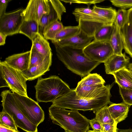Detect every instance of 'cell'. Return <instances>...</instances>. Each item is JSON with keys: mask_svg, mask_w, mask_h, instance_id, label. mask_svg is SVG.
I'll list each match as a JSON object with an SVG mask.
<instances>
[{"mask_svg": "<svg viewBox=\"0 0 132 132\" xmlns=\"http://www.w3.org/2000/svg\"><path fill=\"white\" fill-rule=\"evenodd\" d=\"M53 44L59 60L68 69L83 78L100 64L89 59L85 55L83 50Z\"/></svg>", "mask_w": 132, "mask_h": 132, "instance_id": "obj_1", "label": "cell"}, {"mask_svg": "<svg viewBox=\"0 0 132 132\" xmlns=\"http://www.w3.org/2000/svg\"><path fill=\"white\" fill-rule=\"evenodd\" d=\"M110 91L92 99L80 98L78 96L74 89H71L67 94L52 102L51 105L71 110L96 112L111 102Z\"/></svg>", "mask_w": 132, "mask_h": 132, "instance_id": "obj_2", "label": "cell"}, {"mask_svg": "<svg viewBox=\"0 0 132 132\" xmlns=\"http://www.w3.org/2000/svg\"><path fill=\"white\" fill-rule=\"evenodd\" d=\"M48 111L49 116L53 123L59 125L65 131L87 132L89 130V119L78 110H68L51 105Z\"/></svg>", "mask_w": 132, "mask_h": 132, "instance_id": "obj_3", "label": "cell"}, {"mask_svg": "<svg viewBox=\"0 0 132 132\" xmlns=\"http://www.w3.org/2000/svg\"><path fill=\"white\" fill-rule=\"evenodd\" d=\"M37 102H52L68 93L69 86L59 77L52 76L43 78H39L35 86Z\"/></svg>", "mask_w": 132, "mask_h": 132, "instance_id": "obj_4", "label": "cell"}, {"mask_svg": "<svg viewBox=\"0 0 132 132\" xmlns=\"http://www.w3.org/2000/svg\"><path fill=\"white\" fill-rule=\"evenodd\" d=\"M115 82L105 86V81L101 76L90 73L78 83L74 90L80 98L92 99L110 91Z\"/></svg>", "mask_w": 132, "mask_h": 132, "instance_id": "obj_5", "label": "cell"}, {"mask_svg": "<svg viewBox=\"0 0 132 132\" xmlns=\"http://www.w3.org/2000/svg\"><path fill=\"white\" fill-rule=\"evenodd\" d=\"M72 13L80 30L89 37H94L95 32L101 27L113 25L89 8H76Z\"/></svg>", "mask_w": 132, "mask_h": 132, "instance_id": "obj_6", "label": "cell"}, {"mask_svg": "<svg viewBox=\"0 0 132 132\" xmlns=\"http://www.w3.org/2000/svg\"><path fill=\"white\" fill-rule=\"evenodd\" d=\"M2 110L12 117L18 127L26 132H38V126L34 124L25 116L19 108L14 96L10 90L2 92Z\"/></svg>", "mask_w": 132, "mask_h": 132, "instance_id": "obj_7", "label": "cell"}, {"mask_svg": "<svg viewBox=\"0 0 132 132\" xmlns=\"http://www.w3.org/2000/svg\"><path fill=\"white\" fill-rule=\"evenodd\" d=\"M12 93L19 108L30 121L38 126L44 121V112L37 102L28 96Z\"/></svg>", "mask_w": 132, "mask_h": 132, "instance_id": "obj_8", "label": "cell"}, {"mask_svg": "<svg viewBox=\"0 0 132 132\" xmlns=\"http://www.w3.org/2000/svg\"><path fill=\"white\" fill-rule=\"evenodd\" d=\"M0 70L13 93L28 96L27 81L21 72L10 67L4 61H0Z\"/></svg>", "mask_w": 132, "mask_h": 132, "instance_id": "obj_9", "label": "cell"}, {"mask_svg": "<svg viewBox=\"0 0 132 132\" xmlns=\"http://www.w3.org/2000/svg\"><path fill=\"white\" fill-rule=\"evenodd\" d=\"M85 55L92 61L104 63L114 54L109 41L93 40L83 50Z\"/></svg>", "mask_w": 132, "mask_h": 132, "instance_id": "obj_10", "label": "cell"}, {"mask_svg": "<svg viewBox=\"0 0 132 132\" xmlns=\"http://www.w3.org/2000/svg\"><path fill=\"white\" fill-rule=\"evenodd\" d=\"M22 8L9 13H5L0 17V32L7 36L19 33L23 21Z\"/></svg>", "mask_w": 132, "mask_h": 132, "instance_id": "obj_11", "label": "cell"}, {"mask_svg": "<svg viewBox=\"0 0 132 132\" xmlns=\"http://www.w3.org/2000/svg\"><path fill=\"white\" fill-rule=\"evenodd\" d=\"M50 10L49 13L43 15L39 22V33L43 35L46 28L57 20L61 21L62 16L66 12L65 7L59 0H50Z\"/></svg>", "mask_w": 132, "mask_h": 132, "instance_id": "obj_12", "label": "cell"}, {"mask_svg": "<svg viewBox=\"0 0 132 132\" xmlns=\"http://www.w3.org/2000/svg\"><path fill=\"white\" fill-rule=\"evenodd\" d=\"M94 39V37L88 36L80 30L79 33L71 37L53 43L60 46L83 50Z\"/></svg>", "mask_w": 132, "mask_h": 132, "instance_id": "obj_13", "label": "cell"}, {"mask_svg": "<svg viewBox=\"0 0 132 132\" xmlns=\"http://www.w3.org/2000/svg\"><path fill=\"white\" fill-rule=\"evenodd\" d=\"M130 59L124 53L121 55L113 54L104 63L106 73L112 75L114 73L128 68Z\"/></svg>", "mask_w": 132, "mask_h": 132, "instance_id": "obj_14", "label": "cell"}, {"mask_svg": "<svg viewBox=\"0 0 132 132\" xmlns=\"http://www.w3.org/2000/svg\"><path fill=\"white\" fill-rule=\"evenodd\" d=\"M52 54L47 56L40 64L29 68L28 70L22 72L27 80L31 81L39 78L50 70L52 63Z\"/></svg>", "mask_w": 132, "mask_h": 132, "instance_id": "obj_15", "label": "cell"}, {"mask_svg": "<svg viewBox=\"0 0 132 132\" xmlns=\"http://www.w3.org/2000/svg\"><path fill=\"white\" fill-rule=\"evenodd\" d=\"M30 51L15 54L6 58L4 62L11 67L21 72L29 68Z\"/></svg>", "mask_w": 132, "mask_h": 132, "instance_id": "obj_16", "label": "cell"}, {"mask_svg": "<svg viewBox=\"0 0 132 132\" xmlns=\"http://www.w3.org/2000/svg\"><path fill=\"white\" fill-rule=\"evenodd\" d=\"M109 104L108 109L116 124L125 120L127 117L130 106L123 102L118 104L111 102Z\"/></svg>", "mask_w": 132, "mask_h": 132, "instance_id": "obj_17", "label": "cell"}, {"mask_svg": "<svg viewBox=\"0 0 132 132\" xmlns=\"http://www.w3.org/2000/svg\"><path fill=\"white\" fill-rule=\"evenodd\" d=\"M39 24L38 21L23 20L19 33L25 35L32 41L39 33Z\"/></svg>", "mask_w": 132, "mask_h": 132, "instance_id": "obj_18", "label": "cell"}, {"mask_svg": "<svg viewBox=\"0 0 132 132\" xmlns=\"http://www.w3.org/2000/svg\"><path fill=\"white\" fill-rule=\"evenodd\" d=\"M115 81L119 86L123 88L132 90V76L128 68L123 69L112 74Z\"/></svg>", "mask_w": 132, "mask_h": 132, "instance_id": "obj_19", "label": "cell"}, {"mask_svg": "<svg viewBox=\"0 0 132 132\" xmlns=\"http://www.w3.org/2000/svg\"><path fill=\"white\" fill-rule=\"evenodd\" d=\"M31 41L32 46L39 53L46 56L52 53L49 43L40 33L38 34Z\"/></svg>", "mask_w": 132, "mask_h": 132, "instance_id": "obj_20", "label": "cell"}, {"mask_svg": "<svg viewBox=\"0 0 132 132\" xmlns=\"http://www.w3.org/2000/svg\"><path fill=\"white\" fill-rule=\"evenodd\" d=\"M114 28L109 42L114 54L121 55L124 49L121 33V29L114 24Z\"/></svg>", "mask_w": 132, "mask_h": 132, "instance_id": "obj_21", "label": "cell"}, {"mask_svg": "<svg viewBox=\"0 0 132 132\" xmlns=\"http://www.w3.org/2000/svg\"><path fill=\"white\" fill-rule=\"evenodd\" d=\"M121 33L124 49L132 58V27L126 23L121 29Z\"/></svg>", "mask_w": 132, "mask_h": 132, "instance_id": "obj_22", "label": "cell"}, {"mask_svg": "<svg viewBox=\"0 0 132 132\" xmlns=\"http://www.w3.org/2000/svg\"><path fill=\"white\" fill-rule=\"evenodd\" d=\"M80 31L78 26L64 27L56 35L52 43L71 37L78 34Z\"/></svg>", "mask_w": 132, "mask_h": 132, "instance_id": "obj_23", "label": "cell"}, {"mask_svg": "<svg viewBox=\"0 0 132 132\" xmlns=\"http://www.w3.org/2000/svg\"><path fill=\"white\" fill-rule=\"evenodd\" d=\"M114 28L112 25L104 26L98 30L94 35V40L101 41H109Z\"/></svg>", "mask_w": 132, "mask_h": 132, "instance_id": "obj_24", "label": "cell"}, {"mask_svg": "<svg viewBox=\"0 0 132 132\" xmlns=\"http://www.w3.org/2000/svg\"><path fill=\"white\" fill-rule=\"evenodd\" d=\"M92 10L111 24H114L117 11L112 7L102 8L95 5Z\"/></svg>", "mask_w": 132, "mask_h": 132, "instance_id": "obj_25", "label": "cell"}, {"mask_svg": "<svg viewBox=\"0 0 132 132\" xmlns=\"http://www.w3.org/2000/svg\"><path fill=\"white\" fill-rule=\"evenodd\" d=\"M62 23L56 21L49 25L44 30L43 35L46 40H53L56 34L64 27Z\"/></svg>", "mask_w": 132, "mask_h": 132, "instance_id": "obj_26", "label": "cell"}, {"mask_svg": "<svg viewBox=\"0 0 132 132\" xmlns=\"http://www.w3.org/2000/svg\"><path fill=\"white\" fill-rule=\"evenodd\" d=\"M95 118L101 124H116L110 114L108 106H104L96 111Z\"/></svg>", "mask_w": 132, "mask_h": 132, "instance_id": "obj_27", "label": "cell"}, {"mask_svg": "<svg viewBox=\"0 0 132 132\" xmlns=\"http://www.w3.org/2000/svg\"><path fill=\"white\" fill-rule=\"evenodd\" d=\"M37 18L39 22L45 14H48L50 10V0H35Z\"/></svg>", "mask_w": 132, "mask_h": 132, "instance_id": "obj_28", "label": "cell"}, {"mask_svg": "<svg viewBox=\"0 0 132 132\" xmlns=\"http://www.w3.org/2000/svg\"><path fill=\"white\" fill-rule=\"evenodd\" d=\"M23 13V20H35L38 21L35 0H30L29 1L26 8L24 9Z\"/></svg>", "mask_w": 132, "mask_h": 132, "instance_id": "obj_29", "label": "cell"}, {"mask_svg": "<svg viewBox=\"0 0 132 132\" xmlns=\"http://www.w3.org/2000/svg\"><path fill=\"white\" fill-rule=\"evenodd\" d=\"M127 10L119 9L117 12L114 24L121 29L127 23Z\"/></svg>", "mask_w": 132, "mask_h": 132, "instance_id": "obj_30", "label": "cell"}, {"mask_svg": "<svg viewBox=\"0 0 132 132\" xmlns=\"http://www.w3.org/2000/svg\"><path fill=\"white\" fill-rule=\"evenodd\" d=\"M30 51L31 53L29 68L40 64L47 56L38 53L32 46H31Z\"/></svg>", "mask_w": 132, "mask_h": 132, "instance_id": "obj_31", "label": "cell"}, {"mask_svg": "<svg viewBox=\"0 0 132 132\" xmlns=\"http://www.w3.org/2000/svg\"><path fill=\"white\" fill-rule=\"evenodd\" d=\"M0 123L18 130V127L12 117L7 112L2 110L0 113Z\"/></svg>", "mask_w": 132, "mask_h": 132, "instance_id": "obj_32", "label": "cell"}, {"mask_svg": "<svg viewBox=\"0 0 132 132\" xmlns=\"http://www.w3.org/2000/svg\"><path fill=\"white\" fill-rule=\"evenodd\" d=\"M119 86V93L123 102L130 106L132 105V90Z\"/></svg>", "mask_w": 132, "mask_h": 132, "instance_id": "obj_33", "label": "cell"}, {"mask_svg": "<svg viewBox=\"0 0 132 132\" xmlns=\"http://www.w3.org/2000/svg\"><path fill=\"white\" fill-rule=\"evenodd\" d=\"M110 2L114 6L124 9L132 7V0H111Z\"/></svg>", "mask_w": 132, "mask_h": 132, "instance_id": "obj_34", "label": "cell"}, {"mask_svg": "<svg viewBox=\"0 0 132 132\" xmlns=\"http://www.w3.org/2000/svg\"><path fill=\"white\" fill-rule=\"evenodd\" d=\"M104 0H61V1L63 2L66 3H82L87 4L88 6V8L92 4H95L102 2Z\"/></svg>", "mask_w": 132, "mask_h": 132, "instance_id": "obj_35", "label": "cell"}, {"mask_svg": "<svg viewBox=\"0 0 132 132\" xmlns=\"http://www.w3.org/2000/svg\"><path fill=\"white\" fill-rule=\"evenodd\" d=\"M102 131L101 132H117V124L108 123L101 124Z\"/></svg>", "mask_w": 132, "mask_h": 132, "instance_id": "obj_36", "label": "cell"}, {"mask_svg": "<svg viewBox=\"0 0 132 132\" xmlns=\"http://www.w3.org/2000/svg\"><path fill=\"white\" fill-rule=\"evenodd\" d=\"M89 124L93 130L97 131H102V124L95 118L91 120L89 119Z\"/></svg>", "mask_w": 132, "mask_h": 132, "instance_id": "obj_37", "label": "cell"}, {"mask_svg": "<svg viewBox=\"0 0 132 132\" xmlns=\"http://www.w3.org/2000/svg\"><path fill=\"white\" fill-rule=\"evenodd\" d=\"M11 0H0V17L6 13V10L8 3Z\"/></svg>", "mask_w": 132, "mask_h": 132, "instance_id": "obj_38", "label": "cell"}, {"mask_svg": "<svg viewBox=\"0 0 132 132\" xmlns=\"http://www.w3.org/2000/svg\"><path fill=\"white\" fill-rule=\"evenodd\" d=\"M0 132H20L10 127L0 123Z\"/></svg>", "mask_w": 132, "mask_h": 132, "instance_id": "obj_39", "label": "cell"}, {"mask_svg": "<svg viewBox=\"0 0 132 132\" xmlns=\"http://www.w3.org/2000/svg\"><path fill=\"white\" fill-rule=\"evenodd\" d=\"M0 87H7L9 88V86L5 79L2 71L0 70Z\"/></svg>", "mask_w": 132, "mask_h": 132, "instance_id": "obj_40", "label": "cell"}, {"mask_svg": "<svg viewBox=\"0 0 132 132\" xmlns=\"http://www.w3.org/2000/svg\"><path fill=\"white\" fill-rule=\"evenodd\" d=\"M127 24L132 27V7L127 10Z\"/></svg>", "mask_w": 132, "mask_h": 132, "instance_id": "obj_41", "label": "cell"}, {"mask_svg": "<svg viewBox=\"0 0 132 132\" xmlns=\"http://www.w3.org/2000/svg\"><path fill=\"white\" fill-rule=\"evenodd\" d=\"M7 36L0 32V45H3L5 43L6 38Z\"/></svg>", "mask_w": 132, "mask_h": 132, "instance_id": "obj_42", "label": "cell"}, {"mask_svg": "<svg viewBox=\"0 0 132 132\" xmlns=\"http://www.w3.org/2000/svg\"><path fill=\"white\" fill-rule=\"evenodd\" d=\"M128 68L132 71V63L130 64Z\"/></svg>", "mask_w": 132, "mask_h": 132, "instance_id": "obj_43", "label": "cell"}, {"mask_svg": "<svg viewBox=\"0 0 132 132\" xmlns=\"http://www.w3.org/2000/svg\"><path fill=\"white\" fill-rule=\"evenodd\" d=\"M87 132H101V131H94L93 130H88Z\"/></svg>", "mask_w": 132, "mask_h": 132, "instance_id": "obj_44", "label": "cell"}, {"mask_svg": "<svg viewBox=\"0 0 132 132\" xmlns=\"http://www.w3.org/2000/svg\"><path fill=\"white\" fill-rule=\"evenodd\" d=\"M128 70L129 71V73H130L131 75L132 76V71L131 70H130L128 69Z\"/></svg>", "mask_w": 132, "mask_h": 132, "instance_id": "obj_45", "label": "cell"}, {"mask_svg": "<svg viewBox=\"0 0 132 132\" xmlns=\"http://www.w3.org/2000/svg\"><path fill=\"white\" fill-rule=\"evenodd\" d=\"M65 132H70L68 131H65Z\"/></svg>", "mask_w": 132, "mask_h": 132, "instance_id": "obj_46", "label": "cell"}]
</instances>
